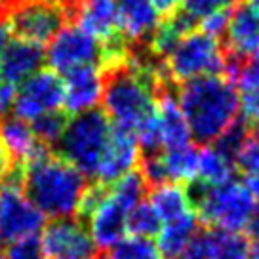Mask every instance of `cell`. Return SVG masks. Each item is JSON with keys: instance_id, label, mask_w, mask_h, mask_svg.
I'll return each mask as SVG.
<instances>
[{"instance_id": "cell-4", "label": "cell", "mask_w": 259, "mask_h": 259, "mask_svg": "<svg viewBox=\"0 0 259 259\" xmlns=\"http://www.w3.org/2000/svg\"><path fill=\"white\" fill-rule=\"evenodd\" d=\"M147 191L145 179L139 171H132L122 179L114 181L107 187L105 194L96 204V208L86 218L88 233L96 246L101 248H114L128 235L126 219L134 206L143 200Z\"/></svg>"}, {"instance_id": "cell-42", "label": "cell", "mask_w": 259, "mask_h": 259, "mask_svg": "<svg viewBox=\"0 0 259 259\" xmlns=\"http://www.w3.org/2000/svg\"><path fill=\"white\" fill-rule=\"evenodd\" d=\"M248 259H259V240H253L248 251Z\"/></svg>"}, {"instance_id": "cell-44", "label": "cell", "mask_w": 259, "mask_h": 259, "mask_svg": "<svg viewBox=\"0 0 259 259\" xmlns=\"http://www.w3.org/2000/svg\"><path fill=\"white\" fill-rule=\"evenodd\" d=\"M97 259H111L109 255H101V257H97Z\"/></svg>"}, {"instance_id": "cell-3", "label": "cell", "mask_w": 259, "mask_h": 259, "mask_svg": "<svg viewBox=\"0 0 259 259\" xmlns=\"http://www.w3.org/2000/svg\"><path fill=\"white\" fill-rule=\"evenodd\" d=\"M178 103L189 124L191 138L202 145L213 143L238 116V92L221 74L181 84Z\"/></svg>"}, {"instance_id": "cell-1", "label": "cell", "mask_w": 259, "mask_h": 259, "mask_svg": "<svg viewBox=\"0 0 259 259\" xmlns=\"http://www.w3.org/2000/svg\"><path fill=\"white\" fill-rule=\"evenodd\" d=\"M166 84L168 78L162 67L130 56L128 63L111 71L105 78L103 105L107 118L116 128L136 134L141 124L156 114V94H162Z\"/></svg>"}, {"instance_id": "cell-38", "label": "cell", "mask_w": 259, "mask_h": 259, "mask_svg": "<svg viewBox=\"0 0 259 259\" xmlns=\"http://www.w3.org/2000/svg\"><path fill=\"white\" fill-rule=\"evenodd\" d=\"M151 4H153L158 14H164V16L170 17L178 12L179 6L183 4V0H151Z\"/></svg>"}, {"instance_id": "cell-36", "label": "cell", "mask_w": 259, "mask_h": 259, "mask_svg": "<svg viewBox=\"0 0 259 259\" xmlns=\"http://www.w3.org/2000/svg\"><path fill=\"white\" fill-rule=\"evenodd\" d=\"M14 96H16V86L0 80V120L6 116L8 109H12Z\"/></svg>"}, {"instance_id": "cell-45", "label": "cell", "mask_w": 259, "mask_h": 259, "mask_svg": "<svg viewBox=\"0 0 259 259\" xmlns=\"http://www.w3.org/2000/svg\"><path fill=\"white\" fill-rule=\"evenodd\" d=\"M0 259H6V257H4V255H0Z\"/></svg>"}, {"instance_id": "cell-31", "label": "cell", "mask_w": 259, "mask_h": 259, "mask_svg": "<svg viewBox=\"0 0 259 259\" xmlns=\"http://www.w3.org/2000/svg\"><path fill=\"white\" fill-rule=\"evenodd\" d=\"M235 82L238 84L240 92L259 88V54L251 57H242L240 67L236 71Z\"/></svg>"}, {"instance_id": "cell-25", "label": "cell", "mask_w": 259, "mask_h": 259, "mask_svg": "<svg viewBox=\"0 0 259 259\" xmlns=\"http://www.w3.org/2000/svg\"><path fill=\"white\" fill-rule=\"evenodd\" d=\"M235 174V164L225 158L213 145H206L200 151V160H198V176L196 181L208 187L223 185L233 179Z\"/></svg>"}, {"instance_id": "cell-2", "label": "cell", "mask_w": 259, "mask_h": 259, "mask_svg": "<svg viewBox=\"0 0 259 259\" xmlns=\"http://www.w3.org/2000/svg\"><path fill=\"white\" fill-rule=\"evenodd\" d=\"M21 189L44 218L71 219L86 193V179L61 156L44 153L21 166Z\"/></svg>"}, {"instance_id": "cell-43", "label": "cell", "mask_w": 259, "mask_h": 259, "mask_svg": "<svg viewBox=\"0 0 259 259\" xmlns=\"http://www.w3.org/2000/svg\"><path fill=\"white\" fill-rule=\"evenodd\" d=\"M251 6H255V8H259V0H248Z\"/></svg>"}, {"instance_id": "cell-6", "label": "cell", "mask_w": 259, "mask_h": 259, "mask_svg": "<svg viewBox=\"0 0 259 259\" xmlns=\"http://www.w3.org/2000/svg\"><path fill=\"white\" fill-rule=\"evenodd\" d=\"M113 134V124L103 111H88L69 120L57 141L59 156L74 166L84 178H96L97 166Z\"/></svg>"}, {"instance_id": "cell-7", "label": "cell", "mask_w": 259, "mask_h": 259, "mask_svg": "<svg viewBox=\"0 0 259 259\" xmlns=\"http://www.w3.org/2000/svg\"><path fill=\"white\" fill-rule=\"evenodd\" d=\"M225 52L219 46L218 38L202 31H193L171 48L164 57V74L171 82L185 84L202 76L223 74Z\"/></svg>"}, {"instance_id": "cell-21", "label": "cell", "mask_w": 259, "mask_h": 259, "mask_svg": "<svg viewBox=\"0 0 259 259\" xmlns=\"http://www.w3.org/2000/svg\"><path fill=\"white\" fill-rule=\"evenodd\" d=\"M198 225L200 219L196 211H189L181 218H176L171 221L162 223L158 231V250L164 259H176L191 246L196 235H198Z\"/></svg>"}, {"instance_id": "cell-37", "label": "cell", "mask_w": 259, "mask_h": 259, "mask_svg": "<svg viewBox=\"0 0 259 259\" xmlns=\"http://www.w3.org/2000/svg\"><path fill=\"white\" fill-rule=\"evenodd\" d=\"M14 158H12V154H10V151L6 149V145H4V141L0 139V181L8 176L10 171L14 170Z\"/></svg>"}, {"instance_id": "cell-16", "label": "cell", "mask_w": 259, "mask_h": 259, "mask_svg": "<svg viewBox=\"0 0 259 259\" xmlns=\"http://www.w3.org/2000/svg\"><path fill=\"white\" fill-rule=\"evenodd\" d=\"M116 17L120 36L136 44L151 40L160 25V14L154 10L151 0H116Z\"/></svg>"}, {"instance_id": "cell-17", "label": "cell", "mask_w": 259, "mask_h": 259, "mask_svg": "<svg viewBox=\"0 0 259 259\" xmlns=\"http://www.w3.org/2000/svg\"><path fill=\"white\" fill-rule=\"evenodd\" d=\"M227 52L238 57H251L259 54V8L250 2L240 4L231 14L227 25Z\"/></svg>"}, {"instance_id": "cell-14", "label": "cell", "mask_w": 259, "mask_h": 259, "mask_svg": "<svg viewBox=\"0 0 259 259\" xmlns=\"http://www.w3.org/2000/svg\"><path fill=\"white\" fill-rule=\"evenodd\" d=\"M139 143L136 136L128 130L113 126V134L94 179H97L99 185H113L114 181L136 171L134 168L139 164Z\"/></svg>"}, {"instance_id": "cell-23", "label": "cell", "mask_w": 259, "mask_h": 259, "mask_svg": "<svg viewBox=\"0 0 259 259\" xmlns=\"http://www.w3.org/2000/svg\"><path fill=\"white\" fill-rule=\"evenodd\" d=\"M149 202L154 208V211L158 213L162 223L193 211L187 189H183L178 183H166V185L154 187L151 196H149Z\"/></svg>"}, {"instance_id": "cell-35", "label": "cell", "mask_w": 259, "mask_h": 259, "mask_svg": "<svg viewBox=\"0 0 259 259\" xmlns=\"http://www.w3.org/2000/svg\"><path fill=\"white\" fill-rule=\"evenodd\" d=\"M176 259H211L210 255H208V251H206L202 235L198 233V235H196V238L191 242V246H189V248H187V250Z\"/></svg>"}, {"instance_id": "cell-26", "label": "cell", "mask_w": 259, "mask_h": 259, "mask_svg": "<svg viewBox=\"0 0 259 259\" xmlns=\"http://www.w3.org/2000/svg\"><path fill=\"white\" fill-rule=\"evenodd\" d=\"M162 227V221L158 213L154 211L151 202H141L134 206L126 219V231L132 236H141V238H151L153 235H158Z\"/></svg>"}, {"instance_id": "cell-27", "label": "cell", "mask_w": 259, "mask_h": 259, "mask_svg": "<svg viewBox=\"0 0 259 259\" xmlns=\"http://www.w3.org/2000/svg\"><path fill=\"white\" fill-rule=\"evenodd\" d=\"M69 124V114L65 111H54L31 122V128L42 145H56Z\"/></svg>"}, {"instance_id": "cell-18", "label": "cell", "mask_w": 259, "mask_h": 259, "mask_svg": "<svg viewBox=\"0 0 259 259\" xmlns=\"http://www.w3.org/2000/svg\"><path fill=\"white\" fill-rule=\"evenodd\" d=\"M76 27L94 36L101 44L113 42L120 36L116 0H82L74 14Z\"/></svg>"}, {"instance_id": "cell-9", "label": "cell", "mask_w": 259, "mask_h": 259, "mask_svg": "<svg viewBox=\"0 0 259 259\" xmlns=\"http://www.w3.org/2000/svg\"><path fill=\"white\" fill-rule=\"evenodd\" d=\"M4 19L10 31L16 32V38L44 46L63 27L67 14L61 6L44 4L38 0H17Z\"/></svg>"}, {"instance_id": "cell-39", "label": "cell", "mask_w": 259, "mask_h": 259, "mask_svg": "<svg viewBox=\"0 0 259 259\" xmlns=\"http://www.w3.org/2000/svg\"><path fill=\"white\" fill-rule=\"evenodd\" d=\"M246 189H248V193L253 196V200H257L259 202V168L253 171H248V174H244V183H242Z\"/></svg>"}, {"instance_id": "cell-5", "label": "cell", "mask_w": 259, "mask_h": 259, "mask_svg": "<svg viewBox=\"0 0 259 259\" xmlns=\"http://www.w3.org/2000/svg\"><path fill=\"white\" fill-rule=\"evenodd\" d=\"M189 200L198 219L227 233H242L250 221L255 200L238 181L208 187L198 181L189 183Z\"/></svg>"}, {"instance_id": "cell-13", "label": "cell", "mask_w": 259, "mask_h": 259, "mask_svg": "<svg viewBox=\"0 0 259 259\" xmlns=\"http://www.w3.org/2000/svg\"><path fill=\"white\" fill-rule=\"evenodd\" d=\"M105 76L99 65H88L63 74V107L67 114L94 111L103 99Z\"/></svg>"}, {"instance_id": "cell-12", "label": "cell", "mask_w": 259, "mask_h": 259, "mask_svg": "<svg viewBox=\"0 0 259 259\" xmlns=\"http://www.w3.org/2000/svg\"><path fill=\"white\" fill-rule=\"evenodd\" d=\"M38 240L46 259H97L88 229L74 219H54L44 225Z\"/></svg>"}, {"instance_id": "cell-33", "label": "cell", "mask_w": 259, "mask_h": 259, "mask_svg": "<svg viewBox=\"0 0 259 259\" xmlns=\"http://www.w3.org/2000/svg\"><path fill=\"white\" fill-rule=\"evenodd\" d=\"M238 113L242 114L244 122L259 124V88L238 94Z\"/></svg>"}, {"instance_id": "cell-29", "label": "cell", "mask_w": 259, "mask_h": 259, "mask_svg": "<svg viewBox=\"0 0 259 259\" xmlns=\"http://www.w3.org/2000/svg\"><path fill=\"white\" fill-rule=\"evenodd\" d=\"M246 138H248V126H246V122L236 120L231 128L225 130V132L213 141V147H215L225 158H229V160L235 164L236 154L240 153V149H242Z\"/></svg>"}, {"instance_id": "cell-30", "label": "cell", "mask_w": 259, "mask_h": 259, "mask_svg": "<svg viewBox=\"0 0 259 259\" xmlns=\"http://www.w3.org/2000/svg\"><path fill=\"white\" fill-rule=\"evenodd\" d=\"M236 4L238 0H183L181 12L198 25V21H202L204 17L218 14V12H231V8Z\"/></svg>"}, {"instance_id": "cell-22", "label": "cell", "mask_w": 259, "mask_h": 259, "mask_svg": "<svg viewBox=\"0 0 259 259\" xmlns=\"http://www.w3.org/2000/svg\"><path fill=\"white\" fill-rule=\"evenodd\" d=\"M162 164L166 170L168 183H193L198 176V160H200V149L191 143L176 149H166L160 153Z\"/></svg>"}, {"instance_id": "cell-34", "label": "cell", "mask_w": 259, "mask_h": 259, "mask_svg": "<svg viewBox=\"0 0 259 259\" xmlns=\"http://www.w3.org/2000/svg\"><path fill=\"white\" fill-rule=\"evenodd\" d=\"M229 19H231V12H218V14H211V16L204 17L202 21H198V25H200V31L202 32L218 38L221 34H225Z\"/></svg>"}, {"instance_id": "cell-24", "label": "cell", "mask_w": 259, "mask_h": 259, "mask_svg": "<svg viewBox=\"0 0 259 259\" xmlns=\"http://www.w3.org/2000/svg\"><path fill=\"white\" fill-rule=\"evenodd\" d=\"M200 235L211 259H248L250 244L240 233H227L213 229Z\"/></svg>"}, {"instance_id": "cell-32", "label": "cell", "mask_w": 259, "mask_h": 259, "mask_svg": "<svg viewBox=\"0 0 259 259\" xmlns=\"http://www.w3.org/2000/svg\"><path fill=\"white\" fill-rule=\"evenodd\" d=\"M6 259H46V255L42 251L40 240L36 236H31V238L10 244Z\"/></svg>"}, {"instance_id": "cell-11", "label": "cell", "mask_w": 259, "mask_h": 259, "mask_svg": "<svg viewBox=\"0 0 259 259\" xmlns=\"http://www.w3.org/2000/svg\"><path fill=\"white\" fill-rule=\"evenodd\" d=\"M63 107V78L52 69H40L21 82L14 96V114L29 122L44 114L61 111Z\"/></svg>"}, {"instance_id": "cell-8", "label": "cell", "mask_w": 259, "mask_h": 259, "mask_svg": "<svg viewBox=\"0 0 259 259\" xmlns=\"http://www.w3.org/2000/svg\"><path fill=\"white\" fill-rule=\"evenodd\" d=\"M21 166H14L0 187V244H14L36 236L46 218L21 189Z\"/></svg>"}, {"instance_id": "cell-40", "label": "cell", "mask_w": 259, "mask_h": 259, "mask_svg": "<svg viewBox=\"0 0 259 259\" xmlns=\"http://www.w3.org/2000/svg\"><path fill=\"white\" fill-rule=\"evenodd\" d=\"M246 233H248V236H251L253 240H259V202H255V206H253L250 221H248V225H246Z\"/></svg>"}, {"instance_id": "cell-20", "label": "cell", "mask_w": 259, "mask_h": 259, "mask_svg": "<svg viewBox=\"0 0 259 259\" xmlns=\"http://www.w3.org/2000/svg\"><path fill=\"white\" fill-rule=\"evenodd\" d=\"M156 118H158V132H160V145L164 151L191 143L189 124L179 109L178 99L168 92L160 94V101L156 107Z\"/></svg>"}, {"instance_id": "cell-28", "label": "cell", "mask_w": 259, "mask_h": 259, "mask_svg": "<svg viewBox=\"0 0 259 259\" xmlns=\"http://www.w3.org/2000/svg\"><path fill=\"white\" fill-rule=\"evenodd\" d=\"M111 259H164L156 242L151 238H141V236H132L124 238L113 248Z\"/></svg>"}, {"instance_id": "cell-15", "label": "cell", "mask_w": 259, "mask_h": 259, "mask_svg": "<svg viewBox=\"0 0 259 259\" xmlns=\"http://www.w3.org/2000/svg\"><path fill=\"white\" fill-rule=\"evenodd\" d=\"M44 61L46 52L42 46L21 38H10L0 54V80L17 88L21 82L40 71Z\"/></svg>"}, {"instance_id": "cell-19", "label": "cell", "mask_w": 259, "mask_h": 259, "mask_svg": "<svg viewBox=\"0 0 259 259\" xmlns=\"http://www.w3.org/2000/svg\"><path fill=\"white\" fill-rule=\"evenodd\" d=\"M0 139L4 141L12 158L14 160L19 158L23 164L38 158L44 153H48L46 145H42L36 139L31 124L17 118V116L2 118V122H0Z\"/></svg>"}, {"instance_id": "cell-10", "label": "cell", "mask_w": 259, "mask_h": 259, "mask_svg": "<svg viewBox=\"0 0 259 259\" xmlns=\"http://www.w3.org/2000/svg\"><path fill=\"white\" fill-rule=\"evenodd\" d=\"M101 57L103 44L76 25L61 27L59 32L48 42L46 50V61L50 69L59 76L88 65L101 67Z\"/></svg>"}, {"instance_id": "cell-41", "label": "cell", "mask_w": 259, "mask_h": 259, "mask_svg": "<svg viewBox=\"0 0 259 259\" xmlns=\"http://www.w3.org/2000/svg\"><path fill=\"white\" fill-rule=\"evenodd\" d=\"M14 2H17V0H0V16L4 17L6 14H8V10L14 6Z\"/></svg>"}]
</instances>
